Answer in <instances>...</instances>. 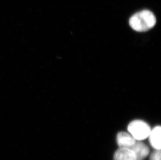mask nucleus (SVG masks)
I'll return each instance as SVG.
<instances>
[{
	"label": "nucleus",
	"mask_w": 161,
	"mask_h": 160,
	"mask_svg": "<svg viewBox=\"0 0 161 160\" xmlns=\"http://www.w3.org/2000/svg\"><path fill=\"white\" fill-rule=\"evenodd\" d=\"M117 142L120 148L130 149L135 144L136 140L129 134L120 132L117 134Z\"/></svg>",
	"instance_id": "3"
},
{
	"label": "nucleus",
	"mask_w": 161,
	"mask_h": 160,
	"mask_svg": "<svg viewBox=\"0 0 161 160\" xmlns=\"http://www.w3.org/2000/svg\"><path fill=\"white\" fill-rule=\"evenodd\" d=\"M161 127L158 126L151 130L148 136L151 145L155 149H161Z\"/></svg>",
	"instance_id": "6"
},
{
	"label": "nucleus",
	"mask_w": 161,
	"mask_h": 160,
	"mask_svg": "<svg viewBox=\"0 0 161 160\" xmlns=\"http://www.w3.org/2000/svg\"><path fill=\"white\" fill-rule=\"evenodd\" d=\"M156 21L155 16L151 12L143 10L132 16L129 19V24L134 30L145 32L152 29Z\"/></svg>",
	"instance_id": "1"
},
{
	"label": "nucleus",
	"mask_w": 161,
	"mask_h": 160,
	"mask_svg": "<svg viewBox=\"0 0 161 160\" xmlns=\"http://www.w3.org/2000/svg\"><path fill=\"white\" fill-rule=\"evenodd\" d=\"M150 160H161V149H155L151 153Z\"/></svg>",
	"instance_id": "7"
},
{
	"label": "nucleus",
	"mask_w": 161,
	"mask_h": 160,
	"mask_svg": "<svg viewBox=\"0 0 161 160\" xmlns=\"http://www.w3.org/2000/svg\"><path fill=\"white\" fill-rule=\"evenodd\" d=\"M128 130L136 141H142L148 137L151 131L150 126L144 121L135 120L129 124Z\"/></svg>",
	"instance_id": "2"
},
{
	"label": "nucleus",
	"mask_w": 161,
	"mask_h": 160,
	"mask_svg": "<svg viewBox=\"0 0 161 160\" xmlns=\"http://www.w3.org/2000/svg\"><path fill=\"white\" fill-rule=\"evenodd\" d=\"M114 160H137L134 151L130 148H120L116 151Z\"/></svg>",
	"instance_id": "5"
},
{
	"label": "nucleus",
	"mask_w": 161,
	"mask_h": 160,
	"mask_svg": "<svg viewBox=\"0 0 161 160\" xmlns=\"http://www.w3.org/2000/svg\"><path fill=\"white\" fill-rule=\"evenodd\" d=\"M134 151L137 160H142L146 158L149 154V148L143 142H136L130 148Z\"/></svg>",
	"instance_id": "4"
}]
</instances>
